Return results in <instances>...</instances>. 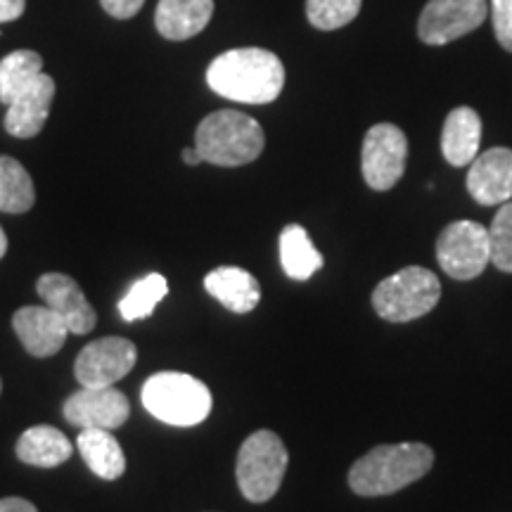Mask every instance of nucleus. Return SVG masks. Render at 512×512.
<instances>
[{"label": "nucleus", "mask_w": 512, "mask_h": 512, "mask_svg": "<svg viewBox=\"0 0 512 512\" xmlns=\"http://www.w3.org/2000/svg\"><path fill=\"white\" fill-rule=\"evenodd\" d=\"M214 15V0H159L155 27L169 41H188L207 29Z\"/></svg>", "instance_id": "obj_16"}, {"label": "nucleus", "mask_w": 512, "mask_h": 512, "mask_svg": "<svg viewBox=\"0 0 512 512\" xmlns=\"http://www.w3.org/2000/svg\"><path fill=\"white\" fill-rule=\"evenodd\" d=\"M5 252H8V235L3 233V226H0V259H3Z\"/></svg>", "instance_id": "obj_32"}, {"label": "nucleus", "mask_w": 512, "mask_h": 512, "mask_svg": "<svg viewBox=\"0 0 512 512\" xmlns=\"http://www.w3.org/2000/svg\"><path fill=\"white\" fill-rule=\"evenodd\" d=\"M55 79L48 74H38L24 91H19L8 105L5 114V131L15 138H34L46 126L50 105L55 100Z\"/></svg>", "instance_id": "obj_14"}, {"label": "nucleus", "mask_w": 512, "mask_h": 512, "mask_svg": "<svg viewBox=\"0 0 512 512\" xmlns=\"http://www.w3.org/2000/svg\"><path fill=\"white\" fill-rule=\"evenodd\" d=\"M408 138L399 126L375 124L366 133L361 150V171L368 188L377 192L392 190L406 171Z\"/></svg>", "instance_id": "obj_8"}, {"label": "nucleus", "mask_w": 512, "mask_h": 512, "mask_svg": "<svg viewBox=\"0 0 512 512\" xmlns=\"http://www.w3.org/2000/svg\"><path fill=\"white\" fill-rule=\"evenodd\" d=\"M441 299V283L437 273L422 266H406L384 278L373 290V309L389 323L427 316Z\"/></svg>", "instance_id": "obj_6"}, {"label": "nucleus", "mask_w": 512, "mask_h": 512, "mask_svg": "<svg viewBox=\"0 0 512 512\" xmlns=\"http://www.w3.org/2000/svg\"><path fill=\"white\" fill-rule=\"evenodd\" d=\"M489 17V0H430L418 22V36L427 46H446L479 29Z\"/></svg>", "instance_id": "obj_9"}, {"label": "nucleus", "mask_w": 512, "mask_h": 512, "mask_svg": "<svg viewBox=\"0 0 512 512\" xmlns=\"http://www.w3.org/2000/svg\"><path fill=\"white\" fill-rule=\"evenodd\" d=\"M482 143V119L472 107H456L444 121L441 152L451 166H470L479 155Z\"/></svg>", "instance_id": "obj_18"}, {"label": "nucleus", "mask_w": 512, "mask_h": 512, "mask_svg": "<svg viewBox=\"0 0 512 512\" xmlns=\"http://www.w3.org/2000/svg\"><path fill=\"white\" fill-rule=\"evenodd\" d=\"M36 290L41 299L50 306L74 335H88L98 323V313L88 304L86 294L74 278L64 273H46L38 278Z\"/></svg>", "instance_id": "obj_12"}, {"label": "nucleus", "mask_w": 512, "mask_h": 512, "mask_svg": "<svg viewBox=\"0 0 512 512\" xmlns=\"http://www.w3.org/2000/svg\"><path fill=\"white\" fill-rule=\"evenodd\" d=\"M491 242V264L498 271L512 273V200L501 204L494 223L489 228Z\"/></svg>", "instance_id": "obj_26"}, {"label": "nucleus", "mask_w": 512, "mask_h": 512, "mask_svg": "<svg viewBox=\"0 0 512 512\" xmlns=\"http://www.w3.org/2000/svg\"><path fill=\"white\" fill-rule=\"evenodd\" d=\"M287 463L290 456L278 434L271 430L254 432L242 441L235 465L240 494L249 503H268L283 484Z\"/></svg>", "instance_id": "obj_5"}, {"label": "nucleus", "mask_w": 512, "mask_h": 512, "mask_svg": "<svg viewBox=\"0 0 512 512\" xmlns=\"http://www.w3.org/2000/svg\"><path fill=\"white\" fill-rule=\"evenodd\" d=\"M19 342L36 358L55 356L69 335L67 323L50 306H24L12 316Z\"/></svg>", "instance_id": "obj_15"}, {"label": "nucleus", "mask_w": 512, "mask_h": 512, "mask_svg": "<svg viewBox=\"0 0 512 512\" xmlns=\"http://www.w3.org/2000/svg\"><path fill=\"white\" fill-rule=\"evenodd\" d=\"M145 0H100V5L105 8L107 15L114 19H131L136 17L140 8H143Z\"/></svg>", "instance_id": "obj_28"}, {"label": "nucleus", "mask_w": 512, "mask_h": 512, "mask_svg": "<svg viewBox=\"0 0 512 512\" xmlns=\"http://www.w3.org/2000/svg\"><path fill=\"white\" fill-rule=\"evenodd\" d=\"M169 294V283L162 273H147L145 278L136 280L124 297L119 299V316L126 323L150 318L155 313L157 304Z\"/></svg>", "instance_id": "obj_23"}, {"label": "nucleus", "mask_w": 512, "mask_h": 512, "mask_svg": "<svg viewBox=\"0 0 512 512\" xmlns=\"http://www.w3.org/2000/svg\"><path fill=\"white\" fill-rule=\"evenodd\" d=\"M24 8H27V0H0V24L19 19L24 15Z\"/></svg>", "instance_id": "obj_29"}, {"label": "nucleus", "mask_w": 512, "mask_h": 512, "mask_svg": "<svg viewBox=\"0 0 512 512\" xmlns=\"http://www.w3.org/2000/svg\"><path fill=\"white\" fill-rule=\"evenodd\" d=\"M72 441L50 425L29 427L17 441V458L34 467H57L72 458Z\"/></svg>", "instance_id": "obj_20"}, {"label": "nucleus", "mask_w": 512, "mask_h": 512, "mask_svg": "<svg viewBox=\"0 0 512 512\" xmlns=\"http://www.w3.org/2000/svg\"><path fill=\"white\" fill-rule=\"evenodd\" d=\"M136 361V344L124 337H102L81 349V354L76 356L74 373L81 387H112L131 373Z\"/></svg>", "instance_id": "obj_10"}, {"label": "nucleus", "mask_w": 512, "mask_h": 512, "mask_svg": "<svg viewBox=\"0 0 512 512\" xmlns=\"http://www.w3.org/2000/svg\"><path fill=\"white\" fill-rule=\"evenodd\" d=\"M280 264L287 278L309 280L313 273L323 268V256L313 245L306 228L290 223L280 233Z\"/></svg>", "instance_id": "obj_21"}, {"label": "nucleus", "mask_w": 512, "mask_h": 512, "mask_svg": "<svg viewBox=\"0 0 512 512\" xmlns=\"http://www.w3.org/2000/svg\"><path fill=\"white\" fill-rule=\"evenodd\" d=\"M43 72V57L36 50H15L0 60V102L10 105L19 91Z\"/></svg>", "instance_id": "obj_24"}, {"label": "nucleus", "mask_w": 512, "mask_h": 512, "mask_svg": "<svg viewBox=\"0 0 512 512\" xmlns=\"http://www.w3.org/2000/svg\"><path fill=\"white\" fill-rule=\"evenodd\" d=\"M204 290L233 313H249L261 302L259 280L238 266H221L211 271L204 278Z\"/></svg>", "instance_id": "obj_17"}, {"label": "nucleus", "mask_w": 512, "mask_h": 512, "mask_svg": "<svg viewBox=\"0 0 512 512\" xmlns=\"http://www.w3.org/2000/svg\"><path fill=\"white\" fill-rule=\"evenodd\" d=\"M432 465L434 451L427 444H382L351 465L349 486L363 498L389 496L425 477Z\"/></svg>", "instance_id": "obj_2"}, {"label": "nucleus", "mask_w": 512, "mask_h": 512, "mask_svg": "<svg viewBox=\"0 0 512 512\" xmlns=\"http://www.w3.org/2000/svg\"><path fill=\"white\" fill-rule=\"evenodd\" d=\"M264 128L249 114L219 110L204 117L195 133V150L202 162L216 166L252 164L264 152Z\"/></svg>", "instance_id": "obj_3"}, {"label": "nucleus", "mask_w": 512, "mask_h": 512, "mask_svg": "<svg viewBox=\"0 0 512 512\" xmlns=\"http://www.w3.org/2000/svg\"><path fill=\"white\" fill-rule=\"evenodd\" d=\"M76 446L88 470L105 482H114L126 472L124 448L110 430H81Z\"/></svg>", "instance_id": "obj_19"}, {"label": "nucleus", "mask_w": 512, "mask_h": 512, "mask_svg": "<svg viewBox=\"0 0 512 512\" xmlns=\"http://www.w3.org/2000/svg\"><path fill=\"white\" fill-rule=\"evenodd\" d=\"M207 83L211 91L226 100L268 105L283 93L285 67L271 50L235 48L209 64Z\"/></svg>", "instance_id": "obj_1"}, {"label": "nucleus", "mask_w": 512, "mask_h": 512, "mask_svg": "<svg viewBox=\"0 0 512 512\" xmlns=\"http://www.w3.org/2000/svg\"><path fill=\"white\" fill-rule=\"evenodd\" d=\"M467 190L482 207H496L512 200V150L491 147L475 157L467 171Z\"/></svg>", "instance_id": "obj_13"}, {"label": "nucleus", "mask_w": 512, "mask_h": 512, "mask_svg": "<svg viewBox=\"0 0 512 512\" xmlns=\"http://www.w3.org/2000/svg\"><path fill=\"white\" fill-rule=\"evenodd\" d=\"M441 271L456 280H472L491 264L489 228L477 221H453L437 238Z\"/></svg>", "instance_id": "obj_7"}, {"label": "nucleus", "mask_w": 512, "mask_h": 512, "mask_svg": "<svg viewBox=\"0 0 512 512\" xmlns=\"http://www.w3.org/2000/svg\"><path fill=\"white\" fill-rule=\"evenodd\" d=\"M36 202V188L29 171L15 157L0 155V211L27 214Z\"/></svg>", "instance_id": "obj_22"}, {"label": "nucleus", "mask_w": 512, "mask_h": 512, "mask_svg": "<svg viewBox=\"0 0 512 512\" xmlns=\"http://www.w3.org/2000/svg\"><path fill=\"white\" fill-rule=\"evenodd\" d=\"M489 12L498 43L512 53V0H491Z\"/></svg>", "instance_id": "obj_27"}, {"label": "nucleus", "mask_w": 512, "mask_h": 512, "mask_svg": "<svg viewBox=\"0 0 512 512\" xmlns=\"http://www.w3.org/2000/svg\"><path fill=\"white\" fill-rule=\"evenodd\" d=\"M64 418L81 430H119L131 415V403L126 394L114 387L88 389L81 387L79 392L69 396L62 408Z\"/></svg>", "instance_id": "obj_11"}, {"label": "nucleus", "mask_w": 512, "mask_h": 512, "mask_svg": "<svg viewBox=\"0 0 512 512\" xmlns=\"http://www.w3.org/2000/svg\"><path fill=\"white\" fill-rule=\"evenodd\" d=\"M181 157H183V162H185V164H190V166H197V164H202V157H200V152H197L195 147H185Z\"/></svg>", "instance_id": "obj_31"}, {"label": "nucleus", "mask_w": 512, "mask_h": 512, "mask_svg": "<svg viewBox=\"0 0 512 512\" xmlns=\"http://www.w3.org/2000/svg\"><path fill=\"white\" fill-rule=\"evenodd\" d=\"M145 411L159 422L174 427H195L209 418L211 399L209 387L188 373H164L152 375L143 384Z\"/></svg>", "instance_id": "obj_4"}, {"label": "nucleus", "mask_w": 512, "mask_h": 512, "mask_svg": "<svg viewBox=\"0 0 512 512\" xmlns=\"http://www.w3.org/2000/svg\"><path fill=\"white\" fill-rule=\"evenodd\" d=\"M363 0H306V17L320 31H335L354 22Z\"/></svg>", "instance_id": "obj_25"}, {"label": "nucleus", "mask_w": 512, "mask_h": 512, "mask_svg": "<svg viewBox=\"0 0 512 512\" xmlns=\"http://www.w3.org/2000/svg\"><path fill=\"white\" fill-rule=\"evenodd\" d=\"M0 512H38L34 503H29L27 498H0Z\"/></svg>", "instance_id": "obj_30"}, {"label": "nucleus", "mask_w": 512, "mask_h": 512, "mask_svg": "<svg viewBox=\"0 0 512 512\" xmlns=\"http://www.w3.org/2000/svg\"><path fill=\"white\" fill-rule=\"evenodd\" d=\"M0 392H3V382H0Z\"/></svg>", "instance_id": "obj_33"}]
</instances>
